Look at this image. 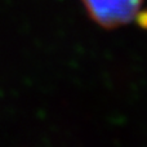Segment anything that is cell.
I'll return each mask as SVG.
<instances>
[{
  "instance_id": "obj_1",
  "label": "cell",
  "mask_w": 147,
  "mask_h": 147,
  "mask_svg": "<svg viewBox=\"0 0 147 147\" xmlns=\"http://www.w3.org/2000/svg\"><path fill=\"white\" fill-rule=\"evenodd\" d=\"M81 3L97 25L116 28L136 20L143 0H81Z\"/></svg>"
}]
</instances>
